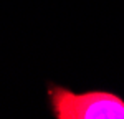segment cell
Wrapping results in <instances>:
<instances>
[{"label": "cell", "instance_id": "6da1fadb", "mask_svg": "<svg viewBox=\"0 0 124 119\" xmlns=\"http://www.w3.org/2000/svg\"><path fill=\"white\" fill-rule=\"evenodd\" d=\"M50 96L58 119H124V101L111 93L76 94L65 88H51Z\"/></svg>", "mask_w": 124, "mask_h": 119}]
</instances>
